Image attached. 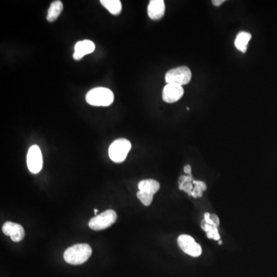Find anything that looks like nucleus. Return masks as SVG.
I'll return each mask as SVG.
<instances>
[{
	"mask_svg": "<svg viewBox=\"0 0 277 277\" xmlns=\"http://www.w3.org/2000/svg\"><path fill=\"white\" fill-rule=\"evenodd\" d=\"M92 253V248L89 244L79 243L67 249L64 252V258L67 264L80 265L89 260Z\"/></svg>",
	"mask_w": 277,
	"mask_h": 277,
	"instance_id": "f257e3e1",
	"label": "nucleus"
},
{
	"mask_svg": "<svg viewBox=\"0 0 277 277\" xmlns=\"http://www.w3.org/2000/svg\"><path fill=\"white\" fill-rule=\"evenodd\" d=\"M86 100L89 105L95 106H108L113 103L114 94L110 89L94 88L87 92Z\"/></svg>",
	"mask_w": 277,
	"mask_h": 277,
	"instance_id": "f03ea898",
	"label": "nucleus"
},
{
	"mask_svg": "<svg viewBox=\"0 0 277 277\" xmlns=\"http://www.w3.org/2000/svg\"><path fill=\"white\" fill-rule=\"evenodd\" d=\"M131 149V142L127 138H118L110 145L109 156L114 163H123Z\"/></svg>",
	"mask_w": 277,
	"mask_h": 277,
	"instance_id": "7ed1b4c3",
	"label": "nucleus"
},
{
	"mask_svg": "<svg viewBox=\"0 0 277 277\" xmlns=\"http://www.w3.org/2000/svg\"><path fill=\"white\" fill-rule=\"evenodd\" d=\"M117 219V212L107 209L89 220V226L92 230L99 231L110 227Z\"/></svg>",
	"mask_w": 277,
	"mask_h": 277,
	"instance_id": "20e7f679",
	"label": "nucleus"
},
{
	"mask_svg": "<svg viewBox=\"0 0 277 277\" xmlns=\"http://www.w3.org/2000/svg\"><path fill=\"white\" fill-rule=\"evenodd\" d=\"M191 78L192 72L190 68L185 66L172 69L165 75V79L167 83L178 84L182 86L188 84Z\"/></svg>",
	"mask_w": 277,
	"mask_h": 277,
	"instance_id": "39448f33",
	"label": "nucleus"
},
{
	"mask_svg": "<svg viewBox=\"0 0 277 277\" xmlns=\"http://www.w3.org/2000/svg\"><path fill=\"white\" fill-rule=\"evenodd\" d=\"M177 243L183 252L190 257H198L202 254V247L190 235H180L177 239Z\"/></svg>",
	"mask_w": 277,
	"mask_h": 277,
	"instance_id": "423d86ee",
	"label": "nucleus"
},
{
	"mask_svg": "<svg viewBox=\"0 0 277 277\" xmlns=\"http://www.w3.org/2000/svg\"><path fill=\"white\" fill-rule=\"evenodd\" d=\"M27 166L31 173H38L41 171L43 155L38 145H33L29 148L27 154Z\"/></svg>",
	"mask_w": 277,
	"mask_h": 277,
	"instance_id": "0eeeda50",
	"label": "nucleus"
},
{
	"mask_svg": "<svg viewBox=\"0 0 277 277\" xmlns=\"http://www.w3.org/2000/svg\"><path fill=\"white\" fill-rule=\"evenodd\" d=\"M184 94L183 86L175 83H167L163 89V101L173 103L179 101Z\"/></svg>",
	"mask_w": 277,
	"mask_h": 277,
	"instance_id": "6e6552de",
	"label": "nucleus"
},
{
	"mask_svg": "<svg viewBox=\"0 0 277 277\" xmlns=\"http://www.w3.org/2000/svg\"><path fill=\"white\" fill-rule=\"evenodd\" d=\"M2 232L15 243L22 241L25 236V230L21 225L12 222H6L2 226Z\"/></svg>",
	"mask_w": 277,
	"mask_h": 277,
	"instance_id": "1a4fd4ad",
	"label": "nucleus"
},
{
	"mask_svg": "<svg viewBox=\"0 0 277 277\" xmlns=\"http://www.w3.org/2000/svg\"><path fill=\"white\" fill-rule=\"evenodd\" d=\"M96 46H95L93 42L90 40H82V41L78 42L75 45V52L73 53V59L75 60H80L82 57L90 54L92 52L94 51Z\"/></svg>",
	"mask_w": 277,
	"mask_h": 277,
	"instance_id": "9d476101",
	"label": "nucleus"
},
{
	"mask_svg": "<svg viewBox=\"0 0 277 277\" xmlns=\"http://www.w3.org/2000/svg\"><path fill=\"white\" fill-rule=\"evenodd\" d=\"M165 2L163 0H152L148 5L147 12L149 17L153 20H159L165 14Z\"/></svg>",
	"mask_w": 277,
	"mask_h": 277,
	"instance_id": "9b49d317",
	"label": "nucleus"
},
{
	"mask_svg": "<svg viewBox=\"0 0 277 277\" xmlns=\"http://www.w3.org/2000/svg\"><path fill=\"white\" fill-rule=\"evenodd\" d=\"M138 191L142 192L144 194L153 195L159 191L160 184L159 182L152 179L143 180L138 183Z\"/></svg>",
	"mask_w": 277,
	"mask_h": 277,
	"instance_id": "f8f14e48",
	"label": "nucleus"
},
{
	"mask_svg": "<svg viewBox=\"0 0 277 277\" xmlns=\"http://www.w3.org/2000/svg\"><path fill=\"white\" fill-rule=\"evenodd\" d=\"M252 36L250 33L246 32H240L236 36L235 40V46L238 50H240L242 53H245L247 50V45L251 40Z\"/></svg>",
	"mask_w": 277,
	"mask_h": 277,
	"instance_id": "ddd939ff",
	"label": "nucleus"
},
{
	"mask_svg": "<svg viewBox=\"0 0 277 277\" xmlns=\"http://www.w3.org/2000/svg\"><path fill=\"white\" fill-rule=\"evenodd\" d=\"M63 9H64V5L60 0H57V1L52 2L49 8L48 12H47V17H46L48 22H53L57 19Z\"/></svg>",
	"mask_w": 277,
	"mask_h": 277,
	"instance_id": "4468645a",
	"label": "nucleus"
},
{
	"mask_svg": "<svg viewBox=\"0 0 277 277\" xmlns=\"http://www.w3.org/2000/svg\"><path fill=\"white\" fill-rule=\"evenodd\" d=\"M194 177L193 176H182L179 179V188L187 193L188 195L192 196V193L194 190Z\"/></svg>",
	"mask_w": 277,
	"mask_h": 277,
	"instance_id": "2eb2a0df",
	"label": "nucleus"
},
{
	"mask_svg": "<svg viewBox=\"0 0 277 277\" xmlns=\"http://www.w3.org/2000/svg\"><path fill=\"white\" fill-rule=\"evenodd\" d=\"M100 2L113 15H117L121 12L122 3L120 0H101Z\"/></svg>",
	"mask_w": 277,
	"mask_h": 277,
	"instance_id": "dca6fc26",
	"label": "nucleus"
},
{
	"mask_svg": "<svg viewBox=\"0 0 277 277\" xmlns=\"http://www.w3.org/2000/svg\"><path fill=\"white\" fill-rule=\"evenodd\" d=\"M201 227L207 233V237L209 239H213L214 240H220V235L219 234L217 226L208 224L204 219L201 222Z\"/></svg>",
	"mask_w": 277,
	"mask_h": 277,
	"instance_id": "f3484780",
	"label": "nucleus"
},
{
	"mask_svg": "<svg viewBox=\"0 0 277 277\" xmlns=\"http://www.w3.org/2000/svg\"><path fill=\"white\" fill-rule=\"evenodd\" d=\"M194 186L195 187L193 190V193H192V197H194V198H199V197H203V192L206 191L207 189V185L204 182L198 181V180H194Z\"/></svg>",
	"mask_w": 277,
	"mask_h": 277,
	"instance_id": "a211bd4d",
	"label": "nucleus"
},
{
	"mask_svg": "<svg viewBox=\"0 0 277 277\" xmlns=\"http://www.w3.org/2000/svg\"><path fill=\"white\" fill-rule=\"evenodd\" d=\"M137 198L140 200L141 203L145 207H149L152 204V200H153V195L144 194V193L140 191H138L137 193Z\"/></svg>",
	"mask_w": 277,
	"mask_h": 277,
	"instance_id": "6ab92c4d",
	"label": "nucleus"
},
{
	"mask_svg": "<svg viewBox=\"0 0 277 277\" xmlns=\"http://www.w3.org/2000/svg\"><path fill=\"white\" fill-rule=\"evenodd\" d=\"M204 220L208 224L213 225V226H219V219L217 215L210 214L209 212H206L204 215Z\"/></svg>",
	"mask_w": 277,
	"mask_h": 277,
	"instance_id": "aec40b11",
	"label": "nucleus"
},
{
	"mask_svg": "<svg viewBox=\"0 0 277 277\" xmlns=\"http://www.w3.org/2000/svg\"><path fill=\"white\" fill-rule=\"evenodd\" d=\"M184 172L185 173H187V174L190 175V176H192V168L191 166L190 165H186L184 166Z\"/></svg>",
	"mask_w": 277,
	"mask_h": 277,
	"instance_id": "412c9836",
	"label": "nucleus"
},
{
	"mask_svg": "<svg viewBox=\"0 0 277 277\" xmlns=\"http://www.w3.org/2000/svg\"><path fill=\"white\" fill-rule=\"evenodd\" d=\"M224 2L225 0H213L212 2L215 6H219Z\"/></svg>",
	"mask_w": 277,
	"mask_h": 277,
	"instance_id": "4be33fe9",
	"label": "nucleus"
},
{
	"mask_svg": "<svg viewBox=\"0 0 277 277\" xmlns=\"http://www.w3.org/2000/svg\"><path fill=\"white\" fill-rule=\"evenodd\" d=\"M94 212H95V215H96V213H97V212H98V209H94Z\"/></svg>",
	"mask_w": 277,
	"mask_h": 277,
	"instance_id": "5701e85b",
	"label": "nucleus"
},
{
	"mask_svg": "<svg viewBox=\"0 0 277 277\" xmlns=\"http://www.w3.org/2000/svg\"><path fill=\"white\" fill-rule=\"evenodd\" d=\"M222 241H219V245L222 244Z\"/></svg>",
	"mask_w": 277,
	"mask_h": 277,
	"instance_id": "b1692460",
	"label": "nucleus"
}]
</instances>
